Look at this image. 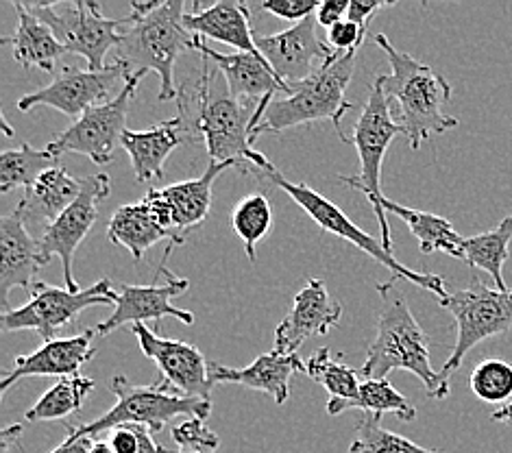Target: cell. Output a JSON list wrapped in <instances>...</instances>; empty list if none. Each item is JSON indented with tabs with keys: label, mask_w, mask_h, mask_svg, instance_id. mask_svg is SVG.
<instances>
[{
	"label": "cell",
	"mask_w": 512,
	"mask_h": 453,
	"mask_svg": "<svg viewBox=\"0 0 512 453\" xmlns=\"http://www.w3.org/2000/svg\"><path fill=\"white\" fill-rule=\"evenodd\" d=\"M271 103L273 99L262 103L234 99L221 70L201 55L199 77L179 85L177 116L184 120L190 142H205L212 162H249L262 175L275 166L255 151V129Z\"/></svg>",
	"instance_id": "obj_1"
},
{
	"label": "cell",
	"mask_w": 512,
	"mask_h": 453,
	"mask_svg": "<svg viewBox=\"0 0 512 453\" xmlns=\"http://www.w3.org/2000/svg\"><path fill=\"white\" fill-rule=\"evenodd\" d=\"M377 295L382 301L380 318L360 377L386 379L393 371H408L421 379L428 397L445 399L449 390L430 362V338L410 312L404 292L397 288V279L390 277L384 284H377Z\"/></svg>",
	"instance_id": "obj_2"
},
{
	"label": "cell",
	"mask_w": 512,
	"mask_h": 453,
	"mask_svg": "<svg viewBox=\"0 0 512 453\" xmlns=\"http://www.w3.org/2000/svg\"><path fill=\"white\" fill-rule=\"evenodd\" d=\"M373 42L386 53L390 75L375 77L384 88L388 101L399 107V125L404 129L410 149L419 151L421 142L434 133H445L458 127V118L445 114L451 99V85L434 68L399 51L384 33L373 35Z\"/></svg>",
	"instance_id": "obj_3"
},
{
	"label": "cell",
	"mask_w": 512,
	"mask_h": 453,
	"mask_svg": "<svg viewBox=\"0 0 512 453\" xmlns=\"http://www.w3.org/2000/svg\"><path fill=\"white\" fill-rule=\"evenodd\" d=\"M186 9L184 0H168L144 18L131 14V24L116 48L118 61L127 68V79L140 72H155L160 77V101H177V59L186 51H197V35L184 27Z\"/></svg>",
	"instance_id": "obj_4"
},
{
	"label": "cell",
	"mask_w": 512,
	"mask_h": 453,
	"mask_svg": "<svg viewBox=\"0 0 512 453\" xmlns=\"http://www.w3.org/2000/svg\"><path fill=\"white\" fill-rule=\"evenodd\" d=\"M356 61L358 51L336 53L316 68L306 81L292 83L284 99H273V103L266 107L260 127L255 129V140L264 133H282L292 127L308 125V122L332 120L340 140L347 142L349 138L340 129V122L353 107L345 99V92L353 72H356Z\"/></svg>",
	"instance_id": "obj_5"
},
{
	"label": "cell",
	"mask_w": 512,
	"mask_h": 453,
	"mask_svg": "<svg viewBox=\"0 0 512 453\" xmlns=\"http://www.w3.org/2000/svg\"><path fill=\"white\" fill-rule=\"evenodd\" d=\"M112 393L116 395L114 408L101 414L92 423L68 427L66 438H96L118 425H146L153 434H160L164 425L177 416L205 421L212 412V401L188 399L168 393L160 384H131L127 377L116 375L112 379Z\"/></svg>",
	"instance_id": "obj_6"
},
{
	"label": "cell",
	"mask_w": 512,
	"mask_h": 453,
	"mask_svg": "<svg viewBox=\"0 0 512 453\" xmlns=\"http://www.w3.org/2000/svg\"><path fill=\"white\" fill-rule=\"evenodd\" d=\"M264 179H268L273 183V186H277L282 192H286L288 197L295 201L303 212H306L316 225L321 227V231H325V234H332L340 240H345L349 244H353V247L360 249L362 253H367L369 257H373V260L377 264L386 266L390 273H393L395 279H406L410 281V284L419 286L423 290H428L430 295H434V299L443 301L447 299V290H445V281L443 277L438 275H432V273H419V271H412V268L401 264L397 257L393 253H388L384 249L382 240H375L373 236H369L367 231H362L356 223H351L349 216L340 210L338 205H334L329 199H325L321 192L312 190L308 183H295L284 177L282 170H268V173H262Z\"/></svg>",
	"instance_id": "obj_7"
},
{
	"label": "cell",
	"mask_w": 512,
	"mask_h": 453,
	"mask_svg": "<svg viewBox=\"0 0 512 453\" xmlns=\"http://www.w3.org/2000/svg\"><path fill=\"white\" fill-rule=\"evenodd\" d=\"M397 133H404L399 122L393 118L390 112V101L384 94V88L380 81H373L369 99L364 103L362 112L353 125V133L349 138V144L356 146L358 159H360V175L358 177H347L340 175L338 179L347 183V186L356 188L367 194V199L373 205V212L377 223H380L382 231V244L388 253H393V240H390V227L388 218L384 212V192H382V164L390 142L397 136Z\"/></svg>",
	"instance_id": "obj_8"
},
{
	"label": "cell",
	"mask_w": 512,
	"mask_h": 453,
	"mask_svg": "<svg viewBox=\"0 0 512 453\" xmlns=\"http://www.w3.org/2000/svg\"><path fill=\"white\" fill-rule=\"evenodd\" d=\"M438 303L454 316L458 327L456 345L451 349L443 369L438 371L443 386L449 390L451 375L460 369L471 349L478 347L484 340L510 332L512 290L502 292L486 286L480 277H473L469 288L458 290Z\"/></svg>",
	"instance_id": "obj_9"
},
{
	"label": "cell",
	"mask_w": 512,
	"mask_h": 453,
	"mask_svg": "<svg viewBox=\"0 0 512 453\" xmlns=\"http://www.w3.org/2000/svg\"><path fill=\"white\" fill-rule=\"evenodd\" d=\"M38 20L53 31L66 53L79 55L88 61L90 70H105V57L120 46L123 31L131 24V16L109 20L101 14L99 3H22Z\"/></svg>",
	"instance_id": "obj_10"
},
{
	"label": "cell",
	"mask_w": 512,
	"mask_h": 453,
	"mask_svg": "<svg viewBox=\"0 0 512 453\" xmlns=\"http://www.w3.org/2000/svg\"><path fill=\"white\" fill-rule=\"evenodd\" d=\"M94 305H116V292L109 279L96 281L92 288L79 292L35 281L29 303L0 314V329L5 334L31 329V332H38L44 342H51L59 329L70 325L83 310Z\"/></svg>",
	"instance_id": "obj_11"
},
{
	"label": "cell",
	"mask_w": 512,
	"mask_h": 453,
	"mask_svg": "<svg viewBox=\"0 0 512 453\" xmlns=\"http://www.w3.org/2000/svg\"><path fill=\"white\" fill-rule=\"evenodd\" d=\"M142 77L144 72L129 77L123 85V90H120L112 101L88 109V112L72 122L66 131H62L55 140H51V144L46 146V151L57 159L64 157L66 153H79L90 157L92 162L99 166L112 162L116 146L123 140V133L127 131V114Z\"/></svg>",
	"instance_id": "obj_12"
},
{
	"label": "cell",
	"mask_w": 512,
	"mask_h": 453,
	"mask_svg": "<svg viewBox=\"0 0 512 453\" xmlns=\"http://www.w3.org/2000/svg\"><path fill=\"white\" fill-rule=\"evenodd\" d=\"M127 79L123 61H114L105 70H83L77 66H64L44 88L35 90L18 101L20 112H31L33 107H53L70 118H81L88 109L112 101L114 85Z\"/></svg>",
	"instance_id": "obj_13"
},
{
	"label": "cell",
	"mask_w": 512,
	"mask_h": 453,
	"mask_svg": "<svg viewBox=\"0 0 512 453\" xmlns=\"http://www.w3.org/2000/svg\"><path fill=\"white\" fill-rule=\"evenodd\" d=\"M133 336L138 338L140 351L153 360L160 369V382L168 393L212 401V379L210 362L205 355L188 342L162 338L146 325H131Z\"/></svg>",
	"instance_id": "obj_14"
},
{
	"label": "cell",
	"mask_w": 512,
	"mask_h": 453,
	"mask_svg": "<svg viewBox=\"0 0 512 453\" xmlns=\"http://www.w3.org/2000/svg\"><path fill=\"white\" fill-rule=\"evenodd\" d=\"M157 277L162 279L160 284L153 281L151 286H120V292H116L114 312L109 314V318H105L103 323L94 327V336L105 338L123 325H144L146 321H162L166 316L175 318V321L184 325H194L192 312L175 308L173 305V299L184 295L188 290L190 281L186 277H177L173 271H168L166 264L157 268Z\"/></svg>",
	"instance_id": "obj_15"
},
{
	"label": "cell",
	"mask_w": 512,
	"mask_h": 453,
	"mask_svg": "<svg viewBox=\"0 0 512 453\" xmlns=\"http://www.w3.org/2000/svg\"><path fill=\"white\" fill-rule=\"evenodd\" d=\"M112 181L109 175H92L81 179V194L68 210L59 216L55 223L40 236L42 260L48 264L57 255L64 266V281L68 290L79 292V284L72 273V262L79 244L90 234L96 218H99V205L109 197Z\"/></svg>",
	"instance_id": "obj_16"
},
{
	"label": "cell",
	"mask_w": 512,
	"mask_h": 453,
	"mask_svg": "<svg viewBox=\"0 0 512 453\" xmlns=\"http://www.w3.org/2000/svg\"><path fill=\"white\" fill-rule=\"evenodd\" d=\"M238 166L240 162H212L210 159V166L201 177L173 183V186L160 190H149L142 201L149 205V210L160 220L162 227L168 229L179 244H184L186 231L199 227L210 214L216 179L225 170Z\"/></svg>",
	"instance_id": "obj_17"
},
{
	"label": "cell",
	"mask_w": 512,
	"mask_h": 453,
	"mask_svg": "<svg viewBox=\"0 0 512 453\" xmlns=\"http://www.w3.org/2000/svg\"><path fill=\"white\" fill-rule=\"evenodd\" d=\"M340 316H343V305L329 295L325 281L310 279L295 295L284 321L277 325L273 351L297 355L308 338L332 332L340 323Z\"/></svg>",
	"instance_id": "obj_18"
},
{
	"label": "cell",
	"mask_w": 512,
	"mask_h": 453,
	"mask_svg": "<svg viewBox=\"0 0 512 453\" xmlns=\"http://www.w3.org/2000/svg\"><path fill=\"white\" fill-rule=\"evenodd\" d=\"M316 29H319V22H316V16H310L282 33L264 35V38L258 35L255 46L279 79L288 85L301 83L314 72L316 59L325 64L336 55V51L319 40Z\"/></svg>",
	"instance_id": "obj_19"
},
{
	"label": "cell",
	"mask_w": 512,
	"mask_h": 453,
	"mask_svg": "<svg viewBox=\"0 0 512 453\" xmlns=\"http://www.w3.org/2000/svg\"><path fill=\"white\" fill-rule=\"evenodd\" d=\"M94 329L88 332L68 336V338H55L51 342H44L40 349H35L29 355H18L14 360V369L7 371L0 384V395H7V390L18 384L24 377H75L79 371L88 364L96 349L92 347Z\"/></svg>",
	"instance_id": "obj_20"
},
{
	"label": "cell",
	"mask_w": 512,
	"mask_h": 453,
	"mask_svg": "<svg viewBox=\"0 0 512 453\" xmlns=\"http://www.w3.org/2000/svg\"><path fill=\"white\" fill-rule=\"evenodd\" d=\"M197 51L221 70L231 96L245 103H262L275 94H288L290 85L275 75L262 53H218L197 38Z\"/></svg>",
	"instance_id": "obj_21"
},
{
	"label": "cell",
	"mask_w": 512,
	"mask_h": 453,
	"mask_svg": "<svg viewBox=\"0 0 512 453\" xmlns=\"http://www.w3.org/2000/svg\"><path fill=\"white\" fill-rule=\"evenodd\" d=\"M44 264L40 240H35L22 218L14 212L0 218V303L9 312V292L33 288Z\"/></svg>",
	"instance_id": "obj_22"
},
{
	"label": "cell",
	"mask_w": 512,
	"mask_h": 453,
	"mask_svg": "<svg viewBox=\"0 0 512 453\" xmlns=\"http://www.w3.org/2000/svg\"><path fill=\"white\" fill-rule=\"evenodd\" d=\"M184 27L201 40H216L234 46L238 53H260L255 46L251 11L240 0H221L210 7L194 3L192 11L184 16Z\"/></svg>",
	"instance_id": "obj_23"
},
{
	"label": "cell",
	"mask_w": 512,
	"mask_h": 453,
	"mask_svg": "<svg viewBox=\"0 0 512 453\" xmlns=\"http://www.w3.org/2000/svg\"><path fill=\"white\" fill-rule=\"evenodd\" d=\"M297 373H306V362L299 355H282L277 351L264 353L245 369L210 362L212 384H238L271 397L277 406H284L290 397V379Z\"/></svg>",
	"instance_id": "obj_24"
},
{
	"label": "cell",
	"mask_w": 512,
	"mask_h": 453,
	"mask_svg": "<svg viewBox=\"0 0 512 453\" xmlns=\"http://www.w3.org/2000/svg\"><path fill=\"white\" fill-rule=\"evenodd\" d=\"M190 136L179 116L160 122L146 131H125L120 146L127 151L133 175L138 183H149L164 177V164L181 144H188Z\"/></svg>",
	"instance_id": "obj_25"
},
{
	"label": "cell",
	"mask_w": 512,
	"mask_h": 453,
	"mask_svg": "<svg viewBox=\"0 0 512 453\" xmlns=\"http://www.w3.org/2000/svg\"><path fill=\"white\" fill-rule=\"evenodd\" d=\"M81 194V179L72 177L66 168L55 166L24 190L16 214L29 227H42L44 231L62 216ZM42 231V234H44Z\"/></svg>",
	"instance_id": "obj_26"
},
{
	"label": "cell",
	"mask_w": 512,
	"mask_h": 453,
	"mask_svg": "<svg viewBox=\"0 0 512 453\" xmlns=\"http://www.w3.org/2000/svg\"><path fill=\"white\" fill-rule=\"evenodd\" d=\"M107 238L112 244L125 247L136 262H142L146 251L155 247L157 242L162 240L170 242L164 253V260L168 257L170 249H173L175 244H179L177 238L170 234L168 229L162 227L160 220L155 218V214L149 210V205L144 201L118 207L107 225Z\"/></svg>",
	"instance_id": "obj_27"
},
{
	"label": "cell",
	"mask_w": 512,
	"mask_h": 453,
	"mask_svg": "<svg viewBox=\"0 0 512 453\" xmlns=\"http://www.w3.org/2000/svg\"><path fill=\"white\" fill-rule=\"evenodd\" d=\"M14 7L18 14L16 35L5 38L3 44L14 46V59L22 68H40L53 75L57 61L68 55L66 48L57 42L53 31L42 20L29 14V9L22 3L14 0Z\"/></svg>",
	"instance_id": "obj_28"
},
{
	"label": "cell",
	"mask_w": 512,
	"mask_h": 453,
	"mask_svg": "<svg viewBox=\"0 0 512 453\" xmlns=\"http://www.w3.org/2000/svg\"><path fill=\"white\" fill-rule=\"evenodd\" d=\"M384 212L399 216L412 236L419 240V247L423 253H445L456 260H465V238H462L454 225L447 218L436 216L430 212L412 210V207H404L390 199H384Z\"/></svg>",
	"instance_id": "obj_29"
},
{
	"label": "cell",
	"mask_w": 512,
	"mask_h": 453,
	"mask_svg": "<svg viewBox=\"0 0 512 453\" xmlns=\"http://www.w3.org/2000/svg\"><path fill=\"white\" fill-rule=\"evenodd\" d=\"M306 375L312 377L314 382H319L329 393V416L343 414L347 403L358 397L362 386L360 371H353L349 364L336 362L329 349H319L312 355L306 362Z\"/></svg>",
	"instance_id": "obj_30"
},
{
	"label": "cell",
	"mask_w": 512,
	"mask_h": 453,
	"mask_svg": "<svg viewBox=\"0 0 512 453\" xmlns=\"http://www.w3.org/2000/svg\"><path fill=\"white\" fill-rule=\"evenodd\" d=\"M512 240V216L504 218L495 229L484 231V234L465 238V264L471 268L489 273L497 290H510L504 281V266L510 255Z\"/></svg>",
	"instance_id": "obj_31"
},
{
	"label": "cell",
	"mask_w": 512,
	"mask_h": 453,
	"mask_svg": "<svg viewBox=\"0 0 512 453\" xmlns=\"http://www.w3.org/2000/svg\"><path fill=\"white\" fill-rule=\"evenodd\" d=\"M94 388L96 382L90 377H62L53 388H48L46 393L33 403V408L27 410L24 419L31 423L66 419V416L81 410L85 397H88Z\"/></svg>",
	"instance_id": "obj_32"
},
{
	"label": "cell",
	"mask_w": 512,
	"mask_h": 453,
	"mask_svg": "<svg viewBox=\"0 0 512 453\" xmlns=\"http://www.w3.org/2000/svg\"><path fill=\"white\" fill-rule=\"evenodd\" d=\"M59 159L46 149H33L29 142H22L18 149L0 155V192L7 194L14 188H31L46 170H51Z\"/></svg>",
	"instance_id": "obj_33"
},
{
	"label": "cell",
	"mask_w": 512,
	"mask_h": 453,
	"mask_svg": "<svg viewBox=\"0 0 512 453\" xmlns=\"http://www.w3.org/2000/svg\"><path fill=\"white\" fill-rule=\"evenodd\" d=\"M231 227L245 244L249 262H255V257H258L255 249L273 227V207L266 194L258 192L242 199L234 207V214H231Z\"/></svg>",
	"instance_id": "obj_34"
},
{
	"label": "cell",
	"mask_w": 512,
	"mask_h": 453,
	"mask_svg": "<svg viewBox=\"0 0 512 453\" xmlns=\"http://www.w3.org/2000/svg\"><path fill=\"white\" fill-rule=\"evenodd\" d=\"M364 410V414H395L401 421H414L417 416V408L412 406L408 397H404L395 390V386L388 382V379H362L360 393L351 403L345 406L347 410Z\"/></svg>",
	"instance_id": "obj_35"
},
{
	"label": "cell",
	"mask_w": 512,
	"mask_h": 453,
	"mask_svg": "<svg viewBox=\"0 0 512 453\" xmlns=\"http://www.w3.org/2000/svg\"><path fill=\"white\" fill-rule=\"evenodd\" d=\"M347 453H441L414 445L412 440L386 430L380 423V416L364 414L356 427V440H353Z\"/></svg>",
	"instance_id": "obj_36"
},
{
	"label": "cell",
	"mask_w": 512,
	"mask_h": 453,
	"mask_svg": "<svg viewBox=\"0 0 512 453\" xmlns=\"http://www.w3.org/2000/svg\"><path fill=\"white\" fill-rule=\"evenodd\" d=\"M473 395L484 403H506L512 397V364L506 360H484L469 375Z\"/></svg>",
	"instance_id": "obj_37"
},
{
	"label": "cell",
	"mask_w": 512,
	"mask_h": 453,
	"mask_svg": "<svg viewBox=\"0 0 512 453\" xmlns=\"http://www.w3.org/2000/svg\"><path fill=\"white\" fill-rule=\"evenodd\" d=\"M107 434L114 453H175L157 443L151 427L146 425H118Z\"/></svg>",
	"instance_id": "obj_38"
},
{
	"label": "cell",
	"mask_w": 512,
	"mask_h": 453,
	"mask_svg": "<svg viewBox=\"0 0 512 453\" xmlns=\"http://www.w3.org/2000/svg\"><path fill=\"white\" fill-rule=\"evenodd\" d=\"M173 440L177 443V453H216L221 438L201 419H186L173 427Z\"/></svg>",
	"instance_id": "obj_39"
},
{
	"label": "cell",
	"mask_w": 512,
	"mask_h": 453,
	"mask_svg": "<svg viewBox=\"0 0 512 453\" xmlns=\"http://www.w3.org/2000/svg\"><path fill=\"white\" fill-rule=\"evenodd\" d=\"M262 11L266 14H273L275 18L290 20V22H303L319 11L321 3L319 0H264L260 3Z\"/></svg>",
	"instance_id": "obj_40"
},
{
	"label": "cell",
	"mask_w": 512,
	"mask_h": 453,
	"mask_svg": "<svg viewBox=\"0 0 512 453\" xmlns=\"http://www.w3.org/2000/svg\"><path fill=\"white\" fill-rule=\"evenodd\" d=\"M369 31L360 29L356 22L343 20L334 24L332 29H327V42L329 48L336 53H351V51H360V46L364 44V38H367Z\"/></svg>",
	"instance_id": "obj_41"
},
{
	"label": "cell",
	"mask_w": 512,
	"mask_h": 453,
	"mask_svg": "<svg viewBox=\"0 0 512 453\" xmlns=\"http://www.w3.org/2000/svg\"><path fill=\"white\" fill-rule=\"evenodd\" d=\"M388 7H393V3H377V0H351L347 20L356 22L360 29L369 31V24H371L373 16L377 14V11L388 9Z\"/></svg>",
	"instance_id": "obj_42"
},
{
	"label": "cell",
	"mask_w": 512,
	"mask_h": 453,
	"mask_svg": "<svg viewBox=\"0 0 512 453\" xmlns=\"http://www.w3.org/2000/svg\"><path fill=\"white\" fill-rule=\"evenodd\" d=\"M349 5L351 0H325V3H321L319 11H316V22H319V27L332 29L334 24L347 20L345 14H349Z\"/></svg>",
	"instance_id": "obj_43"
},
{
	"label": "cell",
	"mask_w": 512,
	"mask_h": 453,
	"mask_svg": "<svg viewBox=\"0 0 512 453\" xmlns=\"http://www.w3.org/2000/svg\"><path fill=\"white\" fill-rule=\"evenodd\" d=\"M94 438H66L51 453H90Z\"/></svg>",
	"instance_id": "obj_44"
},
{
	"label": "cell",
	"mask_w": 512,
	"mask_h": 453,
	"mask_svg": "<svg viewBox=\"0 0 512 453\" xmlns=\"http://www.w3.org/2000/svg\"><path fill=\"white\" fill-rule=\"evenodd\" d=\"M491 419H493L495 423H508V425H512V401L504 403L502 408H497V410L491 414Z\"/></svg>",
	"instance_id": "obj_45"
},
{
	"label": "cell",
	"mask_w": 512,
	"mask_h": 453,
	"mask_svg": "<svg viewBox=\"0 0 512 453\" xmlns=\"http://www.w3.org/2000/svg\"><path fill=\"white\" fill-rule=\"evenodd\" d=\"M20 434H22V425H11L3 434H0V438H3V453L9 451L11 440H16Z\"/></svg>",
	"instance_id": "obj_46"
},
{
	"label": "cell",
	"mask_w": 512,
	"mask_h": 453,
	"mask_svg": "<svg viewBox=\"0 0 512 453\" xmlns=\"http://www.w3.org/2000/svg\"><path fill=\"white\" fill-rule=\"evenodd\" d=\"M90 453H114V449H112V445H109V440L94 438L92 440V447H90Z\"/></svg>",
	"instance_id": "obj_47"
}]
</instances>
